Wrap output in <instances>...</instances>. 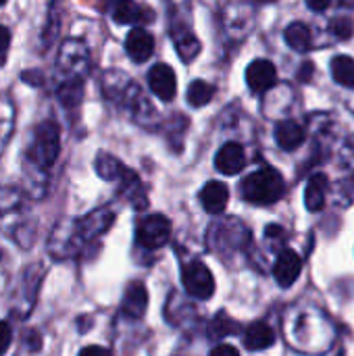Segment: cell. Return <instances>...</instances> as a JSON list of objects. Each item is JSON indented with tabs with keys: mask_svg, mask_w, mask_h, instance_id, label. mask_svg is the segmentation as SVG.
<instances>
[{
	"mask_svg": "<svg viewBox=\"0 0 354 356\" xmlns=\"http://www.w3.org/2000/svg\"><path fill=\"white\" fill-rule=\"evenodd\" d=\"M79 356H113V353L104 346H86L81 348Z\"/></svg>",
	"mask_w": 354,
	"mask_h": 356,
	"instance_id": "obj_32",
	"label": "cell"
},
{
	"mask_svg": "<svg viewBox=\"0 0 354 356\" xmlns=\"http://www.w3.org/2000/svg\"><path fill=\"white\" fill-rule=\"evenodd\" d=\"M115 221V213L111 209H98L77 221H73V229H75V236L81 244V248L90 246L94 240H98Z\"/></svg>",
	"mask_w": 354,
	"mask_h": 356,
	"instance_id": "obj_6",
	"label": "cell"
},
{
	"mask_svg": "<svg viewBox=\"0 0 354 356\" xmlns=\"http://www.w3.org/2000/svg\"><path fill=\"white\" fill-rule=\"evenodd\" d=\"M246 83L250 92L255 94H265L277 83V69L271 60L267 58H257L246 67Z\"/></svg>",
	"mask_w": 354,
	"mask_h": 356,
	"instance_id": "obj_9",
	"label": "cell"
},
{
	"mask_svg": "<svg viewBox=\"0 0 354 356\" xmlns=\"http://www.w3.org/2000/svg\"><path fill=\"white\" fill-rule=\"evenodd\" d=\"M10 340H13V332H10V325L6 321H0V356L6 355L8 346H10Z\"/></svg>",
	"mask_w": 354,
	"mask_h": 356,
	"instance_id": "obj_30",
	"label": "cell"
},
{
	"mask_svg": "<svg viewBox=\"0 0 354 356\" xmlns=\"http://www.w3.org/2000/svg\"><path fill=\"white\" fill-rule=\"evenodd\" d=\"M58 71L65 75V81H81L90 67V52L83 40H65L56 58Z\"/></svg>",
	"mask_w": 354,
	"mask_h": 356,
	"instance_id": "obj_4",
	"label": "cell"
},
{
	"mask_svg": "<svg viewBox=\"0 0 354 356\" xmlns=\"http://www.w3.org/2000/svg\"><path fill=\"white\" fill-rule=\"evenodd\" d=\"M236 332H240V325L234 319H230L227 313H219L209 325V338L211 340H217V338L221 340V338L234 336Z\"/></svg>",
	"mask_w": 354,
	"mask_h": 356,
	"instance_id": "obj_26",
	"label": "cell"
},
{
	"mask_svg": "<svg viewBox=\"0 0 354 356\" xmlns=\"http://www.w3.org/2000/svg\"><path fill=\"white\" fill-rule=\"evenodd\" d=\"M8 44H10V31H8L4 25H0V65L4 63V56H6Z\"/></svg>",
	"mask_w": 354,
	"mask_h": 356,
	"instance_id": "obj_31",
	"label": "cell"
},
{
	"mask_svg": "<svg viewBox=\"0 0 354 356\" xmlns=\"http://www.w3.org/2000/svg\"><path fill=\"white\" fill-rule=\"evenodd\" d=\"M182 284H184V288H186V292L190 296L200 298V300L211 298L213 292H215V277H213L211 269L200 261H194V263L184 267Z\"/></svg>",
	"mask_w": 354,
	"mask_h": 356,
	"instance_id": "obj_7",
	"label": "cell"
},
{
	"mask_svg": "<svg viewBox=\"0 0 354 356\" xmlns=\"http://www.w3.org/2000/svg\"><path fill=\"white\" fill-rule=\"evenodd\" d=\"M200 200H202V207L207 213L211 215H221L227 207V200H230V190L225 184L221 181H209L202 192H200Z\"/></svg>",
	"mask_w": 354,
	"mask_h": 356,
	"instance_id": "obj_15",
	"label": "cell"
},
{
	"mask_svg": "<svg viewBox=\"0 0 354 356\" xmlns=\"http://www.w3.org/2000/svg\"><path fill=\"white\" fill-rule=\"evenodd\" d=\"M325 192H328V177L323 173H315L305 190V204L311 213H319L325 207Z\"/></svg>",
	"mask_w": 354,
	"mask_h": 356,
	"instance_id": "obj_18",
	"label": "cell"
},
{
	"mask_svg": "<svg viewBox=\"0 0 354 356\" xmlns=\"http://www.w3.org/2000/svg\"><path fill=\"white\" fill-rule=\"evenodd\" d=\"M169 238H171V223L163 215L144 217L138 223V227H136V242H138V246L148 248V250L165 246L169 242Z\"/></svg>",
	"mask_w": 354,
	"mask_h": 356,
	"instance_id": "obj_5",
	"label": "cell"
},
{
	"mask_svg": "<svg viewBox=\"0 0 354 356\" xmlns=\"http://www.w3.org/2000/svg\"><path fill=\"white\" fill-rule=\"evenodd\" d=\"M275 140L284 150H294L305 142V129L300 123L286 119L275 125Z\"/></svg>",
	"mask_w": 354,
	"mask_h": 356,
	"instance_id": "obj_16",
	"label": "cell"
},
{
	"mask_svg": "<svg viewBox=\"0 0 354 356\" xmlns=\"http://www.w3.org/2000/svg\"><path fill=\"white\" fill-rule=\"evenodd\" d=\"M15 131V104L13 98L0 94V154L4 152L6 144L10 142Z\"/></svg>",
	"mask_w": 354,
	"mask_h": 356,
	"instance_id": "obj_20",
	"label": "cell"
},
{
	"mask_svg": "<svg viewBox=\"0 0 354 356\" xmlns=\"http://www.w3.org/2000/svg\"><path fill=\"white\" fill-rule=\"evenodd\" d=\"M58 98L65 106H73L81 98V81H63L58 88Z\"/></svg>",
	"mask_w": 354,
	"mask_h": 356,
	"instance_id": "obj_27",
	"label": "cell"
},
{
	"mask_svg": "<svg viewBox=\"0 0 354 356\" xmlns=\"http://www.w3.org/2000/svg\"><path fill=\"white\" fill-rule=\"evenodd\" d=\"M0 6H4V2H0Z\"/></svg>",
	"mask_w": 354,
	"mask_h": 356,
	"instance_id": "obj_36",
	"label": "cell"
},
{
	"mask_svg": "<svg viewBox=\"0 0 354 356\" xmlns=\"http://www.w3.org/2000/svg\"><path fill=\"white\" fill-rule=\"evenodd\" d=\"M113 19L121 25H129V23H138L144 19V8L136 2H129V0H123L115 6L113 10Z\"/></svg>",
	"mask_w": 354,
	"mask_h": 356,
	"instance_id": "obj_24",
	"label": "cell"
},
{
	"mask_svg": "<svg viewBox=\"0 0 354 356\" xmlns=\"http://www.w3.org/2000/svg\"><path fill=\"white\" fill-rule=\"evenodd\" d=\"M311 71H313V65H311V63H305V69L298 71V79L307 81V79L311 77Z\"/></svg>",
	"mask_w": 354,
	"mask_h": 356,
	"instance_id": "obj_34",
	"label": "cell"
},
{
	"mask_svg": "<svg viewBox=\"0 0 354 356\" xmlns=\"http://www.w3.org/2000/svg\"><path fill=\"white\" fill-rule=\"evenodd\" d=\"M273 342H275V334L267 323H252L244 334V346L248 350H265L273 346Z\"/></svg>",
	"mask_w": 354,
	"mask_h": 356,
	"instance_id": "obj_19",
	"label": "cell"
},
{
	"mask_svg": "<svg viewBox=\"0 0 354 356\" xmlns=\"http://www.w3.org/2000/svg\"><path fill=\"white\" fill-rule=\"evenodd\" d=\"M173 44H175L177 54L184 63H192L200 54V48H202L198 38L190 29H184V27L173 29Z\"/></svg>",
	"mask_w": 354,
	"mask_h": 356,
	"instance_id": "obj_17",
	"label": "cell"
},
{
	"mask_svg": "<svg viewBox=\"0 0 354 356\" xmlns=\"http://www.w3.org/2000/svg\"><path fill=\"white\" fill-rule=\"evenodd\" d=\"M23 346L31 355L40 353V348H42V336L35 330H25V334H23Z\"/></svg>",
	"mask_w": 354,
	"mask_h": 356,
	"instance_id": "obj_29",
	"label": "cell"
},
{
	"mask_svg": "<svg viewBox=\"0 0 354 356\" xmlns=\"http://www.w3.org/2000/svg\"><path fill=\"white\" fill-rule=\"evenodd\" d=\"M300 271H303V261H300V257H298L294 250L284 248V250L280 252L275 265H273V277H275V282H277L282 288H290V286L298 280Z\"/></svg>",
	"mask_w": 354,
	"mask_h": 356,
	"instance_id": "obj_11",
	"label": "cell"
},
{
	"mask_svg": "<svg viewBox=\"0 0 354 356\" xmlns=\"http://www.w3.org/2000/svg\"><path fill=\"white\" fill-rule=\"evenodd\" d=\"M244 165H246V154L238 142H227L225 146H221V150L215 156V169L223 175H236L244 169Z\"/></svg>",
	"mask_w": 354,
	"mask_h": 356,
	"instance_id": "obj_13",
	"label": "cell"
},
{
	"mask_svg": "<svg viewBox=\"0 0 354 356\" xmlns=\"http://www.w3.org/2000/svg\"><path fill=\"white\" fill-rule=\"evenodd\" d=\"M40 280H42V269H40V265H31V267L23 273L19 292H17V296H15V313H17L21 319H25V317L31 313L33 305H35Z\"/></svg>",
	"mask_w": 354,
	"mask_h": 356,
	"instance_id": "obj_8",
	"label": "cell"
},
{
	"mask_svg": "<svg viewBox=\"0 0 354 356\" xmlns=\"http://www.w3.org/2000/svg\"><path fill=\"white\" fill-rule=\"evenodd\" d=\"M211 356H240V353L230 344H219L217 348H213Z\"/></svg>",
	"mask_w": 354,
	"mask_h": 356,
	"instance_id": "obj_33",
	"label": "cell"
},
{
	"mask_svg": "<svg viewBox=\"0 0 354 356\" xmlns=\"http://www.w3.org/2000/svg\"><path fill=\"white\" fill-rule=\"evenodd\" d=\"M0 232L21 248H29L35 240V219L25 196L15 188H0Z\"/></svg>",
	"mask_w": 354,
	"mask_h": 356,
	"instance_id": "obj_2",
	"label": "cell"
},
{
	"mask_svg": "<svg viewBox=\"0 0 354 356\" xmlns=\"http://www.w3.org/2000/svg\"><path fill=\"white\" fill-rule=\"evenodd\" d=\"M332 77L344 88H354V58L336 56L332 60Z\"/></svg>",
	"mask_w": 354,
	"mask_h": 356,
	"instance_id": "obj_23",
	"label": "cell"
},
{
	"mask_svg": "<svg viewBox=\"0 0 354 356\" xmlns=\"http://www.w3.org/2000/svg\"><path fill=\"white\" fill-rule=\"evenodd\" d=\"M148 309V290L142 282H131L123 294L121 302V313L129 319H140L144 317Z\"/></svg>",
	"mask_w": 354,
	"mask_h": 356,
	"instance_id": "obj_14",
	"label": "cell"
},
{
	"mask_svg": "<svg viewBox=\"0 0 354 356\" xmlns=\"http://www.w3.org/2000/svg\"><path fill=\"white\" fill-rule=\"evenodd\" d=\"M148 86L152 90V94L159 100H173L177 94V79L173 69L167 63H156L150 71H148Z\"/></svg>",
	"mask_w": 354,
	"mask_h": 356,
	"instance_id": "obj_10",
	"label": "cell"
},
{
	"mask_svg": "<svg viewBox=\"0 0 354 356\" xmlns=\"http://www.w3.org/2000/svg\"><path fill=\"white\" fill-rule=\"evenodd\" d=\"M94 167H96V173L106 181H119L121 184V179L127 175V169L123 167V163L108 152H100L96 156Z\"/></svg>",
	"mask_w": 354,
	"mask_h": 356,
	"instance_id": "obj_21",
	"label": "cell"
},
{
	"mask_svg": "<svg viewBox=\"0 0 354 356\" xmlns=\"http://www.w3.org/2000/svg\"><path fill=\"white\" fill-rule=\"evenodd\" d=\"M284 177L275 169H261L242 181V196L259 207L275 204L284 196Z\"/></svg>",
	"mask_w": 354,
	"mask_h": 356,
	"instance_id": "obj_3",
	"label": "cell"
},
{
	"mask_svg": "<svg viewBox=\"0 0 354 356\" xmlns=\"http://www.w3.org/2000/svg\"><path fill=\"white\" fill-rule=\"evenodd\" d=\"M61 152V134L54 121H44L35 127L33 140L27 148L25 177L29 184L31 196L40 198L46 194V173L52 169Z\"/></svg>",
	"mask_w": 354,
	"mask_h": 356,
	"instance_id": "obj_1",
	"label": "cell"
},
{
	"mask_svg": "<svg viewBox=\"0 0 354 356\" xmlns=\"http://www.w3.org/2000/svg\"><path fill=\"white\" fill-rule=\"evenodd\" d=\"M328 6H330V2H309L311 10H325Z\"/></svg>",
	"mask_w": 354,
	"mask_h": 356,
	"instance_id": "obj_35",
	"label": "cell"
},
{
	"mask_svg": "<svg viewBox=\"0 0 354 356\" xmlns=\"http://www.w3.org/2000/svg\"><path fill=\"white\" fill-rule=\"evenodd\" d=\"M330 31L340 40H348L354 35V21L351 17H336L330 23Z\"/></svg>",
	"mask_w": 354,
	"mask_h": 356,
	"instance_id": "obj_28",
	"label": "cell"
},
{
	"mask_svg": "<svg viewBox=\"0 0 354 356\" xmlns=\"http://www.w3.org/2000/svg\"><path fill=\"white\" fill-rule=\"evenodd\" d=\"M284 38H286V44H288L292 50H296V52H307V50L313 46V33H311V29H309L305 23H300V21L290 23V25L286 27V31H284Z\"/></svg>",
	"mask_w": 354,
	"mask_h": 356,
	"instance_id": "obj_22",
	"label": "cell"
},
{
	"mask_svg": "<svg viewBox=\"0 0 354 356\" xmlns=\"http://www.w3.org/2000/svg\"><path fill=\"white\" fill-rule=\"evenodd\" d=\"M127 56L134 63H146L154 52V38L144 27H134L125 38Z\"/></svg>",
	"mask_w": 354,
	"mask_h": 356,
	"instance_id": "obj_12",
	"label": "cell"
},
{
	"mask_svg": "<svg viewBox=\"0 0 354 356\" xmlns=\"http://www.w3.org/2000/svg\"><path fill=\"white\" fill-rule=\"evenodd\" d=\"M213 96H215V86L209 83V81L196 79V81H192L190 88H188V100H190V104L196 106V108L209 104V102L213 100Z\"/></svg>",
	"mask_w": 354,
	"mask_h": 356,
	"instance_id": "obj_25",
	"label": "cell"
}]
</instances>
